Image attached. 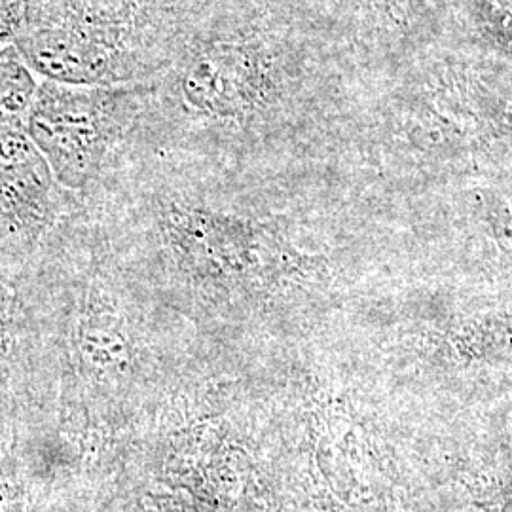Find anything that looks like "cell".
Instances as JSON below:
<instances>
[{"label": "cell", "instance_id": "5b68a950", "mask_svg": "<svg viewBox=\"0 0 512 512\" xmlns=\"http://www.w3.org/2000/svg\"><path fill=\"white\" fill-rule=\"evenodd\" d=\"M35 78L14 52L0 54V128L29 114L37 95Z\"/></svg>", "mask_w": 512, "mask_h": 512}, {"label": "cell", "instance_id": "8992f818", "mask_svg": "<svg viewBox=\"0 0 512 512\" xmlns=\"http://www.w3.org/2000/svg\"><path fill=\"white\" fill-rule=\"evenodd\" d=\"M0 512H31L18 482L0 469Z\"/></svg>", "mask_w": 512, "mask_h": 512}, {"label": "cell", "instance_id": "277c9868", "mask_svg": "<svg viewBox=\"0 0 512 512\" xmlns=\"http://www.w3.org/2000/svg\"><path fill=\"white\" fill-rule=\"evenodd\" d=\"M52 171L31 139L0 128V220L37 226L46 219Z\"/></svg>", "mask_w": 512, "mask_h": 512}, {"label": "cell", "instance_id": "6da1fadb", "mask_svg": "<svg viewBox=\"0 0 512 512\" xmlns=\"http://www.w3.org/2000/svg\"><path fill=\"white\" fill-rule=\"evenodd\" d=\"M129 86H67L46 82L27 114L33 145L67 188H84L97 177L110 150L141 110Z\"/></svg>", "mask_w": 512, "mask_h": 512}, {"label": "cell", "instance_id": "7a4b0ae2", "mask_svg": "<svg viewBox=\"0 0 512 512\" xmlns=\"http://www.w3.org/2000/svg\"><path fill=\"white\" fill-rule=\"evenodd\" d=\"M137 14L126 4L82 0L23 29L19 52L31 69L67 86H120L141 67Z\"/></svg>", "mask_w": 512, "mask_h": 512}, {"label": "cell", "instance_id": "3957f363", "mask_svg": "<svg viewBox=\"0 0 512 512\" xmlns=\"http://www.w3.org/2000/svg\"><path fill=\"white\" fill-rule=\"evenodd\" d=\"M177 88L194 116L215 122L245 120L268 92L266 55L255 40L239 33L198 38L181 59Z\"/></svg>", "mask_w": 512, "mask_h": 512}, {"label": "cell", "instance_id": "ba28073f", "mask_svg": "<svg viewBox=\"0 0 512 512\" xmlns=\"http://www.w3.org/2000/svg\"><path fill=\"white\" fill-rule=\"evenodd\" d=\"M490 503L497 509L495 512H512V490L511 492L497 495Z\"/></svg>", "mask_w": 512, "mask_h": 512}, {"label": "cell", "instance_id": "52a82bcc", "mask_svg": "<svg viewBox=\"0 0 512 512\" xmlns=\"http://www.w3.org/2000/svg\"><path fill=\"white\" fill-rule=\"evenodd\" d=\"M21 23H23V14L18 2L0 0V44L12 37Z\"/></svg>", "mask_w": 512, "mask_h": 512}]
</instances>
